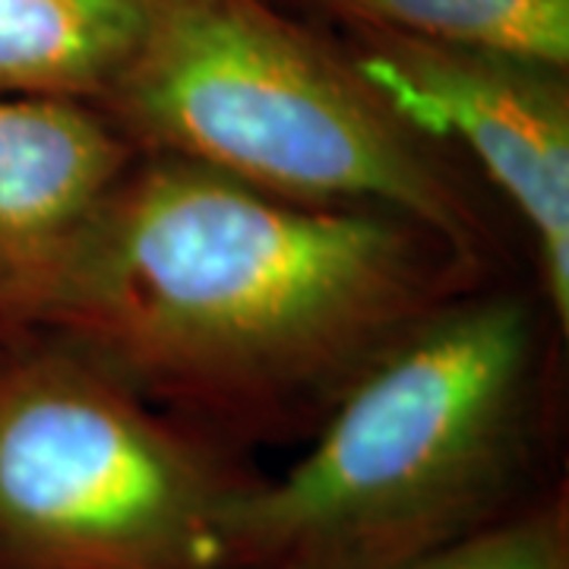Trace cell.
<instances>
[{
	"label": "cell",
	"mask_w": 569,
	"mask_h": 569,
	"mask_svg": "<svg viewBox=\"0 0 569 569\" xmlns=\"http://www.w3.org/2000/svg\"><path fill=\"white\" fill-rule=\"evenodd\" d=\"M478 276L383 209L291 203L203 164L137 156L36 336L241 447L323 418Z\"/></svg>",
	"instance_id": "6da1fadb"
},
{
	"label": "cell",
	"mask_w": 569,
	"mask_h": 569,
	"mask_svg": "<svg viewBox=\"0 0 569 569\" xmlns=\"http://www.w3.org/2000/svg\"><path fill=\"white\" fill-rule=\"evenodd\" d=\"M541 336L462 291L367 365L305 456L231 509L228 569H396L526 507L541 481Z\"/></svg>",
	"instance_id": "7a4b0ae2"
},
{
	"label": "cell",
	"mask_w": 569,
	"mask_h": 569,
	"mask_svg": "<svg viewBox=\"0 0 569 569\" xmlns=\"http://www.w3.org/2000/svg\"><path fill=\"white\" fill-rule=\"evenodd\" d=\"M99 111L140 156L203 164L291 203L383 209L475 272L485 266V219L433 140L260 0H152Z\"/></svg>",
	"instance_id": "3957f363"
},
{
	"label": "cell",
	"mask_w": 569,
	"mask_h": 569,
	"mask_svg": "<svg viewBox=\"0 0 569 569\" xmlns=\"http://www.w3.org/2000/svg\"><path fill=\"white\" fill-rule=\"evenodd\" d=\"M260 478L77 348L0 342V569H228Z\"/></svg>",
	"instance_id": "277c9868"
},
{
	"label": "cell",
	"mask_w": 569,
	"mask_h": 569,
	"mask_svg": "<svg viewBox=\"0 0 569 569\" xmlns=\"http://www.w3.org/2000/svg\"><path fill=\"white\" fill-rule=\"evenodd\" d=\"M427 140H456L535 241L553 323L569 326V92L560 70L373 32L355 61Z\"/></svg>",
	"instance_id": "5b68a950"
},
{
	"label": "cell",
	"mask_w": 569,
	"mask_h": 569,
	"mask_svg": "<svg viewBox=\"0 0 569 569\" xmlns=\"http://www.w3.org/2000/svg\"><path fill=\"white\" fill-rule=\"evenodd\" d=\"M140 152L96 104L0 92V342L36 336Z\"/></svg>",
	"instance_id": "8992f818"
},
{
	"label": "cell",
	"mask_w": 569,
	"mask_h": 569,
	"mask_svg": "<svg viewBox=\"0 0 569 569\" xmlns=\"http://www.w3.org/2000/svg\"><path fill=\"white\" fill-rule=\"evenodd\" d=\"M149 13L152 0H0V92L99 108Z\"/></svg>",
	"instance_id": "52a82bcc"
},
{
	"label": "cell",
	"mask_w": 569,
	"mask_h": 569,
	"mask_svg": "<svg viewBox=\"0 0 569 569\" xmlns=\"http://www.w3.org/2000/svg\"><path fill=\"white\" fill-rule=\"evenodd\" d=\"M380 36L488 51L563 70L569 0H323Z\"/></svg>",
	"instance_id": "ba28073f"
},
{
	"label": "cell",
	"mask_w": 569,
	"mask_h": 569,
	"mask_svg": "<svg viewBox=\"0 0 569 569\" xmlns=\"http://www.w3.org/2000/svg\"><path fill=\"white\" fill-rule=\"evenodd\" d=\"M396 569H569L567 485Z\"/></svg>",
	"instance_id": "9c48e42d"
}]
</instances>
